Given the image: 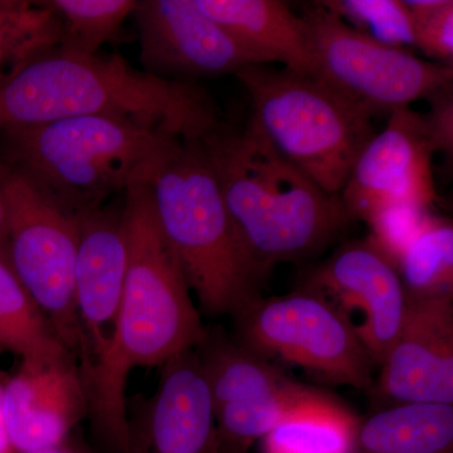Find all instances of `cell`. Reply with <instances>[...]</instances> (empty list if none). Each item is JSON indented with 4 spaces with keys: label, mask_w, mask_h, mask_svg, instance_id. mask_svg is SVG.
Here are the masks:
<instances>
[{
    "label": "cell",
    "mask_w": 453,
    "mask_h": 453,
    "mask_svg": "<svg viewBox=\"0 0 453 453\" xmlns=\"http://www.w3.org/2000/svg\"><path fill=\"white\" fill-rule=\"evenodd\" d=\"M9 436L16 453L65 446L77 423L88 416V395L76 363L33 365L5 380Z\"/></svg>",
    "instance_id": "e0dca14e"
},
{
    "label": "cell",
    "mask_w": 453,
    "mask_h": 453,
    "mask_svg": "<svg viewBox=\"0 0 453 453\" xmlns=\"http://www.w3.org/2000/svg\"><path fill=\"white\" fill-rule=\"evenodd\" d=\"M130 425V453H219L210 392L196 349L160 366L157 392Z\"/></svg>",
    "instance_id": "2e32d148"
},
{
    "label": "cell",
    "mask_w": 453,
    "mask_h": 453,
    "mask_svg": "<svg viewBox=\"0 0 453 453\" xmlns=\"http://www.w3.org/2000/svg\"><path fill=\"white\" fill-rule=\"evenodd\" d=\"M74 449V452L76 453H91V452H88V451H86V449Z\"/></svg>",
    "instance_id": "836d02e7"
},
{
    "label": "cell",
    "mask_w": 453,
    "mask_h": 453,
    "mask_svg": "<svg viewBox=\"0 0 453 453\" xmlns=\"http://www.w3.org/2000/svg\"><path fill=\"white\" fill-rule=\"evenodd\" d=\"M80 217L74 311L80 335L77 366L86 388L115 347L127 255L122 208L103 205Z\"/></svg>",
    "instance_id": "7c38bea8"
},
{
    "label": "cell",
    "mask_w": 453,
    "mask_h": 453,
    "mask_svg": "<svg viewBox=\"0 0 453 453\" xmlns=\"http://www.w3.org/2000/svg\"><path fill=\"white\" fill-rule=\"evenodd\" d=\"M320 4L380 43L404 50L414 46L412 19L403 0H324Z\"/></svg>",
    "instance_id": "d4e9b609"
},
{
    "label": "cell",
    "mask_w": 453,
    "mask_h": 453,
    "mask_svg": "<svg viewBox=\"0 0 453 453\" xmlns=\"http://www.w3.org/2000/svg\"><path fill=\"white\" fill-rule=\"evenodd\" d=\"M431 110L422 115L434 153L442 151L452 157L453 94L452 88L443 89L429 98Z\"/></svg>",
    "instance_id": "83f0119b"
},
{
    "label": "cell",
    "mask_w": 453,
    "mask_h": 453,
    "mask_svg": "<svg viewBox=\"0 0 453 453\" xmlns=\"http://www.w3.org/2000/svg\"><path fill=\"white\" fill-rule=\"evenodd\" d=\"M401 327L372 392L390 405L453 404V297H405Z\"/></svg>",
    "instance_id": "9a60e30c"
},
{
    "label": "cell",
    "mask_w": 453,
    "mask_h": 453,
    "mask_svg": "<svg viewBox=\"0 0 453 453\" xmlns=\"http://www.w3.org/2000/svg\"><path fill=\"white\" fill-rule=\"evenodd\" d=\"M0 261H4L7 262V264H9L8 247L2 242H0Z\"/></svg>",
    "instance_id": "1f68e13d"
},
{
    "label": "cell",
    "mask_w": 453,
    "mask_h": 453,
    "mask_svg": "<svg viewBox=\"0 0 453 453\" xmlns=\"http://www.w3.org/2000/svg\"><path fill=\"white\" fill-rule=\"evenodd\" d=\"M8 166L4 196L9 266L77 363L80 335L74 311V270L81 217Z\"/></svg>",
    "instance_id": "9c48e42d"
},
{
    "label": "cell",
    "mask_w": 453,
    "mask_h": 453,
    "mask_svg": "<svg viewBox=\"0 0 453 453\" xmlns=\"http://www.w3.org/2000/svg\"><path fill=\"white\" fill-rule=\"evenodd\" d=\"M35 453H76L73 449H68V447L62 446L58 449H47V451L35 452Z\"/></svg>",
    "instance_id": "4dcf8cb0"
},
{
    "label": "cell",
    "mask_w": 453,
    "mask_h": 453,
    "mask_svg": "<svg viewBox=\"0 0 453 453\" xmlns=\"http://www.w3.org/2000/svg\"><path fill=\"white\" fill-rule=\"evenodd\" d=\"M251 98L250 120L277 153L340 195L375 135L372 116L312 74L250 65L234 74Z\"/></svg>",
    "instance_id": "8992f818"
},
{
    "label": "cell",
    "mask_w": 453,
    "mask_h": 453,
    "mask_svg": "<svg viewBox=\"0 0 453 453\" xmlns=\"http://www.w3.org/2000/svg\"><path fill=\"white\" fill-rule=\"evenodd\" d=\"M122 225L127 259L118 336L106 365L85 388L95 431L113 453H130V372L142 366L160 368L198 348L207 335L148 183L124 193Z\"/></svg>",
    "instance_id": "6da1fadb"
},
{
    "label": "cell",
    "mask_w": 453,
    "mask_h": 453,
    "mask_svg": "<svg viewBox=\"0 0 453 453\" xmlns=\"http://www.w3.org/2000/svg\"><path fill=\"white\" fill-rule=\"evenodd\" d=\"M5 378L0 372V453H16L9 436L7 414L4 404Z\"/></svg>",
    "instance_id": "f1b7e54d"
},
{
    "label": "cell",
    "mask_w": 453,
    "mask_h": 453,
    "mask_svg": "<svg viewBox=\"0 0 453 453\" xmlns=\"http://www.w3.org/2000/svg\"><path fill=\"white\" fill-rule=\"evenodd\" d=\"M412 19L414 47L428 61L453 65L452 0H404Z\"/></svg>",
    "instance_id": "4316f807"
},
{
    "label": "cell",
    "mask_w": 453,
    "mask_h": 453,
    "mask_svg": "<svg viewBox=\"0 0 453 453\" xmlns=\"http://www.w3.org/2000/svg\"><path fill=\"white\" fill-rule=\"evenodd\" d=\"M157 219L204 314L232 318L261 297L202 139L184 140L149 180Z\"/></svg>",
    "instance_id": "5b68a950"
},
{
    "label": "cell",
    "mask_w": 453,
    "mask_h": 453,
    "mask_svg": "<svg viewBox=\"0 0 453 453\" xmlns=\"http://www.w3.org/2000/svg\"><path fill=\"white\" fill-rule=\"evenodd\" d=\"M434 154L422 113L407 107L389 115L387 127L363 149L340 192L353 219L365 222L374 211L392 204L434 210L438 199Z\"/></svg>",
    "instance_id": "5bb4252c"
},
{
    "label": "cell",
    "mask_w": 453,
    "mask_h": 453,
    "mask_svg": "<svg viewBox=\"0 0 453 453\" xmlns=\"http://www.w3.org/2000/svg\"><path fill=\"white\" fill-rule=\"evenodd\" d=\"M235 340L265 359L296 365L324 383L372 390L371 357L324 297L299 290L253 301L234 316Z\"/></svg>",
    "instance_id": "ba28073f"
},
{
    "label": "cell",
    "mask_w": 453,
    "mask_h": 453,
    "mask_svg": "<svg viewBox=\"0 0 453 453\" xmlns=\"http://www.w3.org/2000/svg\"><path fill=\"white\" fill-rule=\"evenodd\" d=\"M81 116L150 125L181 140L219 129V107L201 83L174 81L134 68L120 55L64 47L37 50L0 81V131Z\"/></svg>",
    "instance_id": "7a4b0ae2"
},
{
    "label": "cell",
    "mask_w": 453,
    "mask_h": 453,
    "mask_svg": "<svg viewBox=\"0 0 453 453\" xmlns=\"http://www.w3.org/2000/svg\"><path fill=\"white\" fill-rule=\"evenodd\" d=\"M244 251L266 279L276 265L315 257L354 222L327 193L277 153L251 120L202 138Z\"/></svg>",
    "instance_id": "3957f363"
},
{
    "label": "cell",
    "mask_w": 453,
    "mask_h": 453,
    "mask_svg": "<svg viewBox=\"0 0 453 453\" xmlns=\"http://www.w3.org/2000/svg\"><path fill=\"white\" fill-rule=\"evenodd\" d=\"M396 273L405 297H453V226L432 214L402 253Z\"/></svg>",
    "instance_id": "7402d4cb"
},
{
    "label": "cell",
    "mask_w": 453,
    "mask_h": 453,
    "mask_svg": "<svg viewBox=\"0 0 453 453\" xmlns=\"http://www.w3.org/2000/svg\"><path fill=\"white\" fill-rule=\"evenodd\" d=\"M7 163L74 214L149 183L184 140L150 125L81 116L3 131Z\"/></svg>",
    "instance_id": "277c9868"
},
{
    "label": "cell",
    "mask_w": 453,
    "mask_h": 453,
    "mask_svg": "<svg viewBox=\"0 0 453 453\" xmlns=\"http://www.w3.org/2000/svg\"><path fill=\"white\" fill-rule=\"evenodd\" d=\"M241 46L264 64L314 73L308 26L281 0H196Z\"/></svg>",
    "instance_id": "ac0fdd59"
},
{
    "label": "cell",
    "mask_w": 453,
    "mask_h": 453,
    "mask_svg": "<svg viewBox=\"0 0 453 453\" xmlns=\"http://www.w3.org/2000/svg\"><path fill=\"white\" fill-rule=\"evenodd\" d=\"M8 164L0 162V242L7 246L8 217L7 203L4 196V180L7 177Z\"/></svg>",
    "instance_id": "f546056e"
},
{
    "label": "cell",
    "mask_w": 453,
    "mask_h": 453,
    "mask_svg": "<svg viewBox=\"0 0 453 453\" xmlns=\"http://www.w3.org/2000/svg\"><path fill=\"white\" fill-rule=\"evenodd\" d=\"M140 61L146 73L174 81L198 82L266 65L241 46L196 0H136Z\"/></svg>",
    "instance_id": "8fae6325"
},
{
    "label": "cell",
    "mask_w": 453,
    "mask_h": 453,
    "mask_svg": "<svg viewBox=\"0 0 453 453\" xmlns=\"http://www.w3.org/2000/svg\"><path fill=\"white\" fill-rule=\"evenodd\" d=\"M59 38L58 20L41 2L0 0V81L18 62Z\"/></svg>",
    "instance_id": "cb8c5ba5"
},
{
    "label": "cell",
    "mask_w": 453,
    "mask_h": 453,
    "mask_svg": "<svg viewBox=\"0 0 453 453\" xmlns=\"http://www.w3.org/2000/svg\"><path fill=\"white\" fill-rule=\"evenodd\" d=\"M303 286L324 297L380 366L401 327L405 294L395 267L366 240L342 244L310 271Z\"/></svg>",
    "instance_id": "4fadbf2b"
},
{
    "label": "cell",
    "mask_w": 453,
    "mask_h": 453,
    "mask_svg": "<svg viewBox=\"0 0 453 453\" xmlns=\"http://www.w3.org/2000/svg\"><path fill=\"white\" fill-rule=\"evenodd\" d=\"M58 20L59 46L95 55L120 37L136 0H49L41 2Z\"/></svg>",
    "instance_id": "603a6c76"
},
{
    "label": "cell",
    "mask_w": 453,
    "mask_h": 453,
    "mask_svg": "<svg viewBox=\"0 0 453 453\" xmlns=\"http://www.w3.org/2000/svg\"><path fill=\"white\" fill-rule=\"evenodd\" d=\"M314 57V73L342 97L371 113L392 115L452 88L453 65L372 40L314 2L300 14Z\"/></svg>",
    "instance_id": "52a82bcc"
},
{
    "label": "cell",
    "mask_w": 453,
    "mask_h": 453,
    "mask_svg": "<svg viewBox=\"0 0 453 453\" xmlns=\"http://www.w3.org/2000/svg\"><path fill=\"white\" fill-rule=\"evenodd\" d=\"M348 453H453V404L389 405L357 421Z\"/></svg>",
    "instance_id": "d6986e66"
},
{
    "label": "cell",
    "mask_w": 453,
    "mask_h": 453,
    "mask_svg": "<svg viewBox=\"0 0 453 453\" xmlns=\"http://www.w3.org/2000/svg\"><path fill=\"white\" fill-rule=\"evenodd\" d=\"M359 418L329 395L299 411L268 432L264 453H348Z\"/></svg>",
    "instance_id": "44dd1931"
},
{
    "label": "cell",
    "mask_w": 453,
    "mask_h": 453,
    "mask_svg": "<svg viewBox=\"0 0 453 453\" xmlns=\"http://www.w3.org/2000/svg\"><path fill=\"white\" fill-rule=\"evenodd\" d=\"M0 349L16 354L22 363H76L47 316L4 261H0Z\"/></svg>",
    "instance_id": "ffe728a7"
},
{
    "label": "cell",
    "mask_w": 453,
    "mask_h": 453,
    "mask_svg": "<svg viewBox=\"0 0 453 453\" xmlns=\"http://www.w3.org/2000/svg\"><path fill=\"white\" fill-rule=\"evenodd\" d=\"M219 453H249V452L235 451V449H225V447L219 446Z\"/></svg>",
    "instance_id": "d6a6232c"
},
{
    "label": "cell",
    "mask_w": 453,
    "mask_h": 453,
    "mask_svg": "<svg viewBox=\"0 0 453 453\" xmlns=\"http://www.w3.org/2000/svg\"><path fill=\"white\" fill-rule=\"evenodd\" d=\"M434 214L431 208L416 204H392L374 211L365 220L366 241L395 267L402 253Z\"/></svg>",
    "instance_id": "484cf974"
},
{
    "label": "cell",
    "mask_w": 453,
    "mask_h": 453,
    "mask_svg": "<svg viewBox=\"0 0 453 453\" xmlns=\"http://www.w3.org/2000/svg\"><path fill=\"white\" fill-rule=\"evenodd\" d=\"M210 392L219 446L249 452L292 413L326 393L291 380L270 360L207 330L196 349Z\"/></svg>",
    "instance_id": "30bf717a"
}]
</instances>
